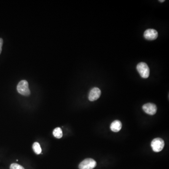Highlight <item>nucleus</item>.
Wrapping results in <instances>:
<instances>
[{
	"mask_svg": "<svg viewBox=\"0 0 169 169\" xmlns=\"http://www.w3.org/2000/svg\"><path fill=\"white\" fill-rule=\"evenodd\" d=\"M54 136L57 139H60L63 137V131L60 127H57L54 130L53 132Z\"/></svg>",
	"mask_w": 169,
	"mask_h": 169,
	"instance_id": "obj_9",
	"label": "nucleus"
},
{
	"mask_svg": "<svg viewBox=\"0 0 169 169\" xmlns=\"http://www.w3.org/2000/svg\"><path fill=\"white\" fill-rule=\"evenodd\" d=\"M3 43V38H0V54H1V52H2Z\"/></svg>",
	"mask_w": 169,
	"mask_h": 169,
	"instance_id": "obj_12",
	"label": "nucleus"
},
{
	"mask_svg": "<svg viewBox=\"0 0 169 169\" xmlns=\"http://www.w3.org/2000/svg\"><path fill=\"white\" fill-rule=\"evenodd\" d=\"M101 95V91L98 87H94L90 90L88 95V99L90 101H93L99 98Z\"/></svg>",
	"mask_w": 169,
	"mask_h": 169,
	"instance_id": "obj_6",
	"label": "nucleus"
},
{
	"mask_svg": "<svg viewBox=\"0 0 169 169\" xmlns=\"http://www.w3.org/2000/svg\"><path fill=\"white\" fill-rule=\"evenodd\" d=\"M160 2H161V3H162V2H164V0H161V1H159Z\"/></svg>",
	"mask_w": 169,
	"mask_h": 169,
	"instance_id": "obj_13",
	"label": "nucleus"
},
{
	"mask_svg": "<svg viewBox=\"0 0 169 169\" xmlns=\"http://www.w3.org/2000/svg\"><path fill=\"white\" fill-rule=\"evenodd\" d=\"M122 123L119 120H116L114 121L111 124L110 128L111 130L114 132H118L120 131V130L122 128Z\"/></svg>",
	"mask_w": 169,
	"mask_h": 169,
	"instance_id": "obj_8",
	"label": "nucleus"
},
{
	"mask_svg": "<svg viewBox=\"0 0 169 169\" xmlns=\"http://www.w3.org/2000/svg\"><path fill=\"white\" fill-rule=\"evenodd\" d=\"M151 146L154 152H160L164 147V141L161 138H155L151 142Z\"/></svg>",
	"mask_w": 169,
	"mask_h": 169,
	"instance_id": "obj_3",
	"label": "nucleus"
},
{
	"mask_svg": "<svg viewBox=\"0 0 169 169\" xmlns=\"http://www.w3.org/2000/svg\"><path fill=\"white\" fill-rule=\"evenodd\" d=\"M96 166V162L92 158H86L84 160L79 164V169H93Z\"/></svg>",
	"mask_w": 169,
	"mask_h": 169,
	"instance_id": "obj_4",
	"label": "nucleus"
},
{
	"mask_svg": "<svg viewBox=\"0 0 169 169\" xmlns=\"http://www.w3.org/2000/svg\"><path fill=\"white\" fill-rule=\"evenodd\" d=\"M158 32L155 29H147L144 33V37L147 40H155L158 37Z\"/></svg>",
	"mask_w": 169,
	"mask_h": 169,
	"instance_id": "obj_7",
	"label": "nucleus"
},
{
	"mask_svg": "<svg viewBox=\"0 0 169 169\" xmlns=\"http://www.w3.org/2000/svg\"><path fill=\"white\" fill-rule=\"evenodd\" d=\"M33 150L36 154L38 155L41 153V148L38 142H34L33 145Z\"/></svg>",
	"mask_w": 169,
	"mask_h": 169,
	"instance_id": "obj_10",
	"label": "nucleus"
},
{
	"mask_svg": "<svg viewBox=\"0 0 169 169\" xmlns=\"http://www.w3.org/2000/svg\"><path fill=\"white\" fill-rule=\"evenodd\" d=\"M17 90L20 94L24 96H29L31 93L28 82L25 80H23L18 83L17 85Z\"/></svg>",
	"mask_w": 169,
	"mask_h": 169,
	"instance_id": "obj_2",
	"label": "nucleus"
},
{
	"mask_svg": "<svg viewBox=\"0 0 169 169\" xmlns=\"http://www.w3.org/2000/svg\"><path fill=\"white\" fill-rule=\"evenodd\" d=\"M142 109L146 113L150 115H154L156 113L157 107L155 104L147 103L142 106Z\"/></svg>",
	"mask_w": 169,
	"mask_h": 169,
	"instance_id": "obj_5",
	"label": "nucleus"
},
{
	"mask_svg": "<svg viewBox=\"0 0 169 169\" xmlns=\"http://www.w3.org/2000/svg\"><path fill=\"white\" fill-rule=\"evenodd\" d=\"M10 169H24V168L19 164L14 163L10 165Z\"/></svg>",
	"mask_w": 169,
	"mask_h": 169,
	"instance_id": "obj_11",
	"label": "nucleus"
},
{
	"mask_svg": "<svg viewBox=\"0 0 169 169\" xmlns=\"http://www.w3.org/2000/svg\"><path fill=\"white\" fill-rule=\"evenodd\" d=\"M136 69L142 78L146 79L149 77L150 70L148 66L145 63L141 62L139 63L137 65Z\"/></svg>",
	"mask_w": 169,
	"mask_h": 169,
	"instance_id": "obj_1",
	"label": "nucleus"
}]
</instances>
